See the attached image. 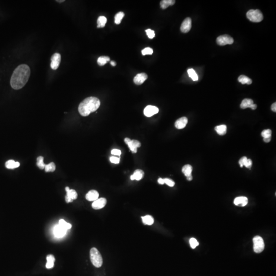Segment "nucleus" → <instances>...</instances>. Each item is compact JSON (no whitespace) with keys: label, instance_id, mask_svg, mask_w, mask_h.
<instances>
[{"label":"nucleus","instance_id":"a211bd4d","mask_svg":"<svg viewBox=\"0 0 276 276\" xmlns=\"http://www.w3.org/2000/svg\"><path fill=\"white\" fill-rule=\"evenodd\" d=\"M47 263L46 265V268L48 269H50V268L53 267L54 265L55 261L54 256H53V255H48L47 256Z\"/></svg>","mask_w":276,"mask_h":276},{"label":"nucleus","instance_id":"2eb2a0df","mask_svg":"<svg viewBox=\"0 0 276 276\" xmlns=\"http://www.w3.org/2000/svg\"><path fill=\"white\" fill-rule=\"evenodd\" d=\"M127 145L133 153H136L137 152V148L141 146L140 142L136 140H132L128 143Z\"/></svg>","mask_w":276,"mask_h":276},{"label":"nucleus","instance_id":"6e6552de","mask_svg":"<svg viewBox=\"0 0 276 276\" xmlns=\"http://www.w3.org/2000/svg\"><path fill=\"white\" fill-rule=\"evenodd\" d=\"M51 68L52 69L55 70L59 67L61 61V55L59 53H54L51 58Z\"/></svg>","mask_w":276,"mask_h":276},{"label":"nucleus","instance_id":"a19ab883","mask_svg":"<svg viewBox=\"0 0 276 276\" xmlns=\"http://www.w3.org/2000/svg\"><path fill=\"white\" fill-rule=\"evenodd\" d=\"M109 160L111 162L114 163V164H119L120 162V158H117V157L111 156Z\"/></svg>","mask_w":276,"mask_h":276},{"label":"nucleus","instance_id":"37998d69","mask_svg":"<svg viewBox=\"0 0 276 276\" xmlns=\"http://www.w3.org/2000/svg\"><path fill=\"white\" fill-rule=\"evenodd\" d=\"M271 110H272V111H273V112H276V102H274V103H273V105H271Z\"/></svg>","mask_w":276,"mask_h":276},{"label":"nucleus","instance_id":"0eeeda50","mask_svg":"<svg viewBox=\"0 0 276 276\" xmlns=\"http://www.w3.org/2000/svg\"><path fill=\"white\" fill-rule=\"evenodd\" d=\"M65 189L67 192V195L65 197V200H66L67 203H71L73 201V200L77 199L78 195H77L76 191L75 190L70 189L68 187H66Z\"/></svg>","mask_w":276,"mask_h":276},{"label":"nucleus","instance_id":"7c9ffc66","mask_svg":"<svg viewBox=\"0 0 276 276\" xmlns=\"http://www.w3.org/2000/svg\"><path fill=\"white\" fill-rule=\"evenodd\" d=\"M124 17V13L123 12H119L116 14L115 17V23L117 25L120 24L121 20Z\"/></svg>","mask_w":276,"mask_h":276},{"label":"nucleus","instance_id":"7ed1b4c3","mask_svg":"<svg viewBox=\"0 0 276 276\" xmlns=\"http://www.w3.org/2000/svg\"><path fill=\"white\" fill-rule=\"evenodd\" d=\"M90 259L92 264L96 267H100L102 265L103 259L101 255L95 248L90 249Z\"/></svg>","mask_w":276,"mask_h":276},{"label":"nucleus","instance_id":"f8f14e48","mask_svg":"<svg viewBox=\"0 0 276 276\" xmlns=\"http://www.w3.org/2000/svg\"><path fill=\"white\" fill-rule=\"evenodd\" d=\"M67 230L63 228L59 225H57L55 226L54 229V234L56 237L60 238L66 235Z\"/></svg>","mask_w":276,"mask_h":276},{"label":"nucleus","instance_id":"a878e982","mask_svg":"<svg viewBox=\"0 0 276 276\" xmlns=\"http://www.w3.org/2000/svg\"><path fill=\"white\" fill-rule=\"evenodd\" d=\"M107 22V19L104 16H100L97 20V28H103Z\"/></svg>","mask_w":276,"mask_h":276},{"label":"nucleus","instance_id":"9d476101","mask_svg":"<svg viewBox=\"0 0 276 276\" xmlns=\"http://www.w3.org/2000/svg\"><path fill=\"white\" fill-rule=\"evenodd\" d=\"M159 109L157 107L153 105H148L144 110V114L147 117H151L159 112Z\"/></svg>","mask_w":276,"mask_h":276},{"label":"nucleus","instance_id":"f3484780","mask_svg":"<svg viewBox=\"0 0 276 276\" xmlns=\"http://www.w3.org/2000/svg\"><path fill=\"white\" fill-rule=\"evenodd\" d=\"M234 204L236 205V206L244 207V206H245L248 204V198L246 197H236L234 200Z\"/></svg>","mask_w":276,"mask_h":276},{"label":"nucleus","instance_id":"20e7f679","mask_svg":"<svg viewBox=\"0 0 276 276\" xmlns=\"http://www.w3.org/2000/svg\"><path fill=\"white\" fill-rule=\"evenodd\" d=\"M248 19L251 22L259 23L263 20V16L259 10L251 9L247 13Z\"/></svg>","mask_w":276,"mask_h":276},{"label":"nucleus","instance_id":"c03bdc74","mask_svg":"<svg viewBox=\"0 0 276 276\" xmlns=\"http://www.w3.org/2000/svg\"><path fill=\"white\" fill-rule=\"evenodd\" d=\"M158 182L160 184H161V185H163V184H165L164 183V179H163L162 178H159V179H158Z\"/></svg>","mask_w":276,"mask_h":276},{"label":"nucleus","instance_id":"49530a36","mask_svg":"<svg viewBox=\"0 0 276 276\" xmlns=\"http://www.w3.org/2000/svg\"><path fill=\"white\" fill-rule=\"evenodd\" d=\"M131 141V140L130 138H126L124 139V142H125V143L127 144Z\"/></svg>","mask_w":276,"mask_h":276},{"label":"nucleus","instance_id":"f257e3e1","mask_svg":"<svg viewBox=\"0 0 276 276\" xmlns=\"http://www.w3.org/2000/svg\"><path fill=\"white\" fill-rule=\"evenodd\" d=\"M30 69L28 65L20 64L13 71L11 80V87L14 90L22 89L28 82L30 76Z\"/></svg>","mask_w":276,"mask_h":276},{"label":"nucleus","instance_id":"cd10ccee","mask_svg":"<svg viewBox=\"0 0 276 276\" xmlns=\"http://www.w3.org/2000/svg\"><path fill=\"white\" fill-rule=\"evenodd\" d=\"M142 221L145 225H152L154 223V219L150 215H146L142 217Z\"/></svg>","mask_w":276,"mask_h":276},{"label":"nucleus","instance_id":"79ce46f5","mask_svg":"<svg viewBox=\"0 0 276 276\" xmlns=\"http://www.w3.org/2000/svg\"><path fill=\"white\" fill-rule=\"evenodd\" d=\"M111 153L112 155H116V156H120V155H121V151L120 150L114 149H112L111 151Z\"/></svg>","mask_w":276,"mask_h":276},{"label":"nucleus","instance_id":"f03ea898","mask_svg":"<svg viewBox=\"0 0 276 276\" xmlns=\"http://www.w3.org/2000/svg\"><path fill=\"white\" fill-rule=\"evenodd\" d=\"M100 101L95 97H87L80 103L78 111L82 116L86 117L92 112H95L99 108Z\"/></svg>","mask_w":276,"mask_h":276},{"label":"nucleus","instance_id":"ea45409f","mask_svg":"<svg viewBox=\"0 0 276 276\" xmlns=\"http://www.w3.org/2000/svg\"><path fill=\"white\" fill-rule=\"evenodd\" d=\"M244 166L247 167V168H251L252 166V161L251 160L248 159L245 161Z\"/></svg>","mask_w":276,"mask_h":276},{"label":"nucleus","instance_id":"473e14b6","mask_svg":"<svg viewBox=\"0 0 276 276\" xmlns=\"http://www.w3.org/2000/svg\"><path fill=\"white\" fill-rule=\"evenodd\" d=\"M59 225L61 226H63V228H64L66 229H70L72 228V225L70 223H68L64 219H61L59 221Z\"/></svg>","mask_w":276,"mask_h":276},{"label":"nucleus","instance_id":"4468645a","mask_svg":"<svg viewBox=\"0 0 276 276\" xmlns=\"http://www.w3.org/2000/svg\"><path fill=\"white\" fill-rule=\"evenodd\" d=\"M188 123V119L185 117H182L176 120L175 123V127L178 130L185 128Z\"/></svg>","mask_w":276,"mask_h":276},{"label":"nucleus","instance_id":"72a5a7b5","mask_svg":"<svg viewBox=\"0 0 276 276\" xmlns=\"http://www.w3.org/2000/svg\"><path fill=\"white\" fill-rule=\"evenodd\" d=\"M261 136L264 138H269L271 137V131L270 129L267 130H265L263 131L261 133Z\"/></svg>","mask_w":276,"mask_h":276},{"label":"nucleus","instance_id":"c85d7f7f","mask_svg":"<svg viewBox=\"0 0 276 276\" xmlns=\"http://www.w3.org/2000/svg\"><path fill=\"white\" fill-rule=\"evenodd\" d=\"M36 165L41 169H44L45 168L46 165L44 163V157L40 156L37 158Z\"/></svg>","mask_w":276,"mask_h":276},{"label":"nucleus","instance_id":"e433bc0d","mask_svg":"<svg viewBox=\"0 0 276 276\" xmlns=\"http://www.w3.org/2000/svg\"><path fill=\"white\" fill-rule=\"evenodd\" d=\"M145 31L146 32L148 38L150 39H153V38H155V31L153 30H152L151 29H147Z\"/></svg>","mask_w":276,"mask_h":276},{"label":"nucleus","instance_id":"ddd939ff","mask_svg":"<svg viewBox=\"0 0 276 276\" xmlns=\"http://www.w3.org/2000/svg\"><path fill=\"white\" fill-rule=\"evenodd\" d=\"M148 78V76L144 73L138 74L134 78V82L137 85H141Z\"/></svg>","mask_w":276,"mask_h":276},{"label":"nucleus","instance_id":"2f4dec72","mask_svg":"<svg viewBox=\"0 0 276 276\" xmlns=\"http://www.w3.org/2000/svg\"><path fill=\"white\" fill-rule=\"evenodd\" d=\"M45 169V171L47 172H53L55 170L56 167H55V165L54 163L53 162H51L50 163V164L46 165Z\"/></svg>","mask_w":276,"mask_h":276},{"label":"nucleus","instance_id":"a18cd8bd","mask_svg":"<svg viewBox=\"0 0 276 276\" xmlns=\"http://www.w3.org/2000/svg\"><path fill=\"white\" fill-rule=\"evenodd\" d=\"M270 140H271V137L263 138V141L265 143H268V142H270Z\"/></svg>","mask_w":276,"mask_h":276},{"label":"nucleus","instance_id":"dca6fc26","mask_svg":"<svg viewBox=\"0 0 276 276\" xmlns=\"http://www.w3.org/2000/svg\"><path fill=\"white\" fill-rule=\"evenodd\" d=\"M99 197L98 192L97 191L92 190L90 191L86 195V198L89 201H95Z\"/></svg>","mask_w":276,"mask_h":276},{"label":"nucleus","instance_id":"c756f323","mask_svg":"<svg viewBox=\"0 0 276 276\" xmlns=\"http://www.w3.org/2000/svg\"><path fill=\"white\" fill-rule=\"evenodd\" d=\"M188 74L189 75V77L192 79L193 81H197L198 80V76L196 73L195 71L193 69H190L188 70Z\"/></svg>","mask_w":276,"mask_h":276},{"label":"nucleus","instance_id":"b1692460","mask_svg":"<svg viewBox=\"0 0 276 276\" xmlns=\"http://www.w3.org/2000/svg\"><path fill=\"white\" fill-rule=\"evenodd\" d=\"M238 80L239 82L242 84H251L252 83L251 79H250L248 77L246 76L245 75H240V76L239 77Z\"/></svg>","mask_w":276,"mask_h":276},{"label":"nucleus","instance_id":"4be33fe9","mask_svg":"<svg viewBox=\"0 0 276 276\" xmlns=\"http://www.w3.org/2000/svg\"><path fill=\"white\" fill-rule=\"evenodd\" d=\"M192 170L193 168L190 165H186L182 167V172L184 175L187 177L192 175Z\"/></svg>","mask_w":276,"mask_h":276},{"label":"nucleus","instance_id":"1a4fd4ad","mask_svg":"<svg viewBox=\"0 0 276 276\" xmlns=\"http://www.w3.org/2000/svg\"><path fill=\"white\" fill-rule=\"evenodd\" d=\"M192 26V20L190 17H187L182 22L181 26V31L183 33H187L190 30Z\"/></svg>","mask_w":276,"mask_h":276},{"label":"nucleus","instance_id":"412c9836","mask_svg":"<svg viewBox=\"0 0 276 276\" xmlns=\"http://www.w3.org/2000/svg\"><path fill=\"white\" fill-rule=\"evenodd\" d=\"M175 0H163L160 2L161 8L165 9L168 8L169 6H172L175 4Z\"/></svg>","mask_w":276,"mask_h":276},{"label":"nucleus","instance_id":"423d86ee","mask_svg":"<svg viewBox=\"0 0 276 276\" xmlns=\"http://www.w3.org/2000/svg\"><path fill=\"white\" fill-rule=\"evenodd\" d=\"M216 42L218 45L220 46L232 45L234 42V39L229 35H223L217 38Z\"/></svg>","mask_w":276,"mask_h":276},{"label":"nucleus","instance_id":"f704fd0d","mask_svg":"<svg viewBox=\"0 0 276 276\" xmlns=\"http://www.w3.org/2000/svg\"><path fill=\"white\" fill-rule=\"evenodd\" d=\"M189 242H190V245L191 247L192 248H193V249L194 248H195L196 247H197L198 245H199L198 241H197V239L194 238H191L190 239V241H189Z\"/></svg>","mask_w":276,"mask_h":276},{"label":"nucleus","instance_id":"bb28decb","mask_svg":"<svg viewBox=\"0 0 276 276\" xmlns=\"http://www.w3.org/2000/svg\"><path fill=\"white\" fill-rule=\"evenodd\" d=\"M110 61L109 57L106 56H100L97 60L98 64L100 66H103Z\"/></svg>","mask_w":276,"mask_h":276},{"label":"nucleus","instance_id":"393cba45","mask_svg":"<svg viewBox=\"0 0 276 276\" xmlns=\"http://www.w3.org/2000/svg\"><path fill=\"white\" fill-rule=\"evenodd\" d=\"M133 175L134 177V179H136L137 181H140L143 178L144 172L143 170L137 169L134 172Z\"/></svg>","mask_w":276,"mask_h":276},{"label":"nucleus","instance_id":"c9c22d12","mask_svg":"<svg viewBox=\"0 0 276 276\" xmlns=\"http://www.w3.org/2000/svg\"><path fill=\"white\" fill-rule=\"evenodd\" d=\"M153 53V49L149 47H147L146 48L144 49L142 51V54L143 55H151Z\"/></svg>","mask_w":276,"mask_h":276},{"label":"nucleus","instance_id":"9b49d317","mask_svg":"<svg viewBox=\"0 0 276 276\" xmlns=\"http://www.w3.org/2000/svg\"><path fill=\"white\" fill-rule=\"evenodd\" d=\"M106 203H107V201H106V198H98L92 204V207L95 210L101 209L103 208L106 205Z\"/></svg>","mask_w":276,"mask_h":276},{"label":"nucleus","instance_id":"3c124183","mask_svg":"<svg viewBox=\"0 0 276 276\" xmlns=\"http://www.w3.org/2000/svg\"><path fill=\"white\" fill-rule=\"evenodd\" d=\"M57 1V2H61H61H64V0H62V1Z\"/></svg>","mask_w":276,"mask_h":276},{"label":"nucleus","instance_id":"8fccbe9b","mask_svg":"<svg viewBox=\"0 0 276 276\" xmlns=\"http://www.w3.org/2000/svg\"><path fill=\"white\" fill-rule=\"evenodd\" d=\"M111 64L112 66L115 67V66H116V63L114 61H111Z\"/></svg>","mask_w":276,"mask_h":276},{"label":"nucleus","instance_id":"58836bf2","mask_svg":"<svg viewBox=\"0 0 276 276\" xmlns=\"http://www.w3.org/2000/svg\"><path fill=\"white\" fill-rule=\"evenodd\" d=\"M247 159H248V158L246 156H243L239 160V164L240 165V167H242L244 166L245 161H247Z\"/></svg>","mask_w":276,"mask_h":276},{"label":"nucleus","instance_id":"09e8293b","mask_svg":"<svg viewBox=\"0 0 276 276\" xmlns=\"http://www.w3.org/2000/svg\"><path fill=\"white\" fill-rule=\"evenodd\" d=\"M187 179L188 181H192V179H193V177H192V175H190V176H187Z\"/></svg>","mask_w":276,"mask_h":276},{"label":"nucleus","instance_id":"39448f33","mask_svg":"<svg viewBox=\"0 0 276 276\" xmlns=\"http://www.w3.org/2000/svg\"><path fill=\"white\" fill-rule=\"evenodd\" d=\"M253 244H254V251L256 253H260L262 252L264 249V242L262 237L259 236H256L253 238Z\"/></svg>","mask_w":276,"mask_h":276},{"label":"nucleus","instance_id":"de8ad7c7","mask_svg":"<svg viewBox=\"0 0 276 276\" xmlns=\"http://www.w3.org/2000/svg\"><path fill=\"white\" fill-rule=\"evenodd\" d=\"M257 108V105H255V104H253L251 106V109H253V110H255V109H256Z\"/></svg>","mask_w":276,"mask_h":276},{"label":"nucleus","instance_id":"4c0bfd02","mask_svg":"<svg viewBox=\"0 0 276 276\" xmlns=\"http://www.w3.org/2000/svg\"><path fill=\"white\" fill-rule=\"evenodd\" d=\"M164 183L167 184V185L170 187H173L175 185V183L171 179H169V178H164Z\"/></svg>","mask_w":276,"mask_h":276},{"label":"nucleus","instance_id":"aec40b11","mask_svg":"<svg viewBox=\"0 0 276 276\" xmlns=\"http://www.w3.org/2000/svg\"><path fill=\"white\" fill-rule=\"evenodd\" d=\"M20 164L19 162H15L14 160H10L7 161L5 163V166L7 168L10 169L17 168L20 166Z\"/></svg>","mask_w":276,"mask_h":276},{"label":"nucleus","instance_id":"6ab92c4d","mask_svg":"<svg viewBox=\"0 0 276 276\" xmlns=\"http://www.w3.org/2000/svg\"><path fill=\"white\" fill-rule=\"evenodd\" d=\"M253 104H254V102H253V100H252L251 99H245L242 100V101L240 105V108H241L242 109L250 108Z\"/></svg>","mask_w":276,"mask_h":276},{"label":"nucleus","instance_id":"5701e85b","mask_svg":"<svg viewBox=\"0 0 276 276\" xmlns=\"http://www.w3.org/2000/svg\"><path fill=\"white\" fill-rule=\"evenodd\" d=\"M215 130L220 136L226 134V125H218L215 127Z\"/></svg>","mask_w":276,"mask_h":276}]
</instances>
